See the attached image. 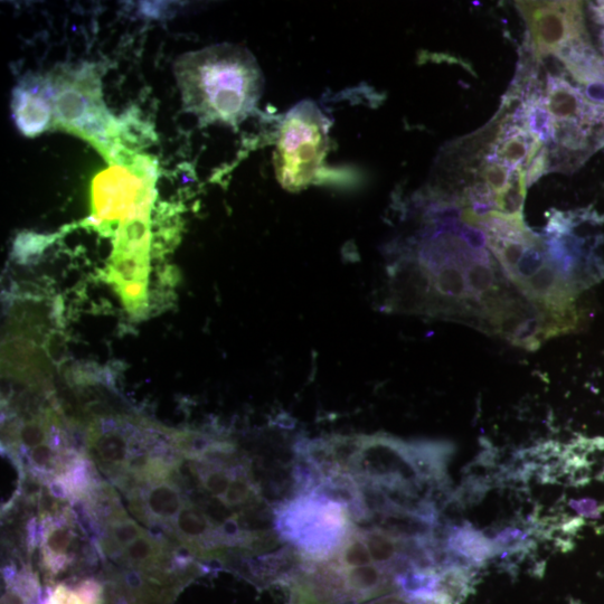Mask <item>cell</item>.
<instances>
[{
	"instance_id": "cell-21",
	"label": "cell",
	"mask_w": 604,
	"mask_h": 604,
	"mask_svg": "<svg viewBox=\"0 0 604 604\" xmlns=\"http://www.w3.org/2000/svg\"><path fill=\"white\" fill-rule=\"evenodd\" d=\"M43 349L53 365H63L69 358L68 336L61 330H51L45 338Z\"/></svg>"
},
{
	"instance_id": "cell-24",
	"label": "cell",
	"mask_w": 604,
	"mask_h": 604,
	"mask_svg": "<svg viewBox=\"0 0 604 604\" xmlns=\"http://www.w3.org/2000/svg\"><path fill=\"white\" fill-rule=\"evenodd\" d=\"M456 235H458L470 249L476 251L486 250L487 235L483 230L462 223Z\"/></svg>"
},
{
	"instance_id": "cell-20",
	"label": "cell",
	"mask_w": 604,
	"mask_h": 604,
	"mask_svg": "<svg viewBox=\"0 0 604 604\" xmlns=\"http://www.w3.org/2000/svg\"><path fill=\"white\" fill-rule=\"evenodd\" d=\"M494 194L485 182L469 186L465 196L462 197L465 209L473 211L479 217L494 212L496 207V196Z\"/></svg>"
},
{
	"instance_id": "cell-5",
	"label": "cell",
	"mask_w": 604,
	"mask_h": 604,
	"mask_svg": "<svg viewBox=\"0 0 604 604\" xmlns=\"http://www.w3.org/2000/svg\"><path fill=\"white\" fill-rule=\"evenodd\" d=\"M64 500L56 499L54 504L41 513V555L46 573L51 577L77 568L84 562L94 560V540L90 539L87 524L68 505L60 506Z\"/></svg>"
},
{
	"instance_id": "cell-2",
	"label": "cell",
	"mask_w": 604,
	"mask_h": 604,
	"mask_svg": "<svg viewBox=\"0 0 604 604\" xmlns=\"http://www.w3.org/2000/svg\"><path fill=\"white\" fill-rule=\"evenodd\" d=\"M53 100V128L89 141L109 162L121 145L120 122L103 101L100 74L90 63L60 66L47 75Z\"/></svg>"
},
{
	"instance_id": "cell-11",
	"label": "cell",
	"mask_w": 604,
	"mask_h": 604,
	"mask_svg": "<svg viewBox=\"0 0 604 604\" xmlns=\"http://www.w3.org/2000/svg\"><path fill=\"white\" fill-rule=\"evenodd\" d=\"M429 275L434 292L433 300L438 298L448 301L471 302L464 268L458 262H450Z\"/></svg>"
},
{
	"instance_id": "cell-12",
	"label": "cell",
	"mask_w": 604,
	"mask_h": 604,
	"mask_svg": "<svg viewBox=\"0 0 604 604\" xmlns=\"http://www.w3.org/2000/svg\"><path fill=\"white\" fill-rule=\"evenodd\" d=\"M523 110L527 131L543 145L554 143L555 124L546 109L545 94L524 98Z\"/></svg>"
},
{
	"instance_id": "cell-8",
	"label": "cell",
	"mask_w": 604,
	"mask_h": 604,
	"mask_svg": "<svg viewBox=\"0 0 604 604\" xmlns=\"http://www.w3.org/2000/svg\"><path fill=\"white\" fill-rule=\"evenodd\" d=\"M13 117L25 137L34 138L53 128V100L50 80L27 74L13 91Z\"/></svg>"
},
{
	"instance_id": "cell-17",
	"label": "cell",
	"mask_w": 604,
	"mask_h": 604,
	"mask_svg": "<svg viewBox=\"0 0 604 604\" xmlns=\"http://www.w3.org/2000/svg\"><path fill=\"white\" fill-rule=\"evenodd\" d=\"M545 322L542 310L530 318H527L521 326H519L511 338L513 345L527 349V351H536L543 341Z\"/></svg>"
},
{
	"instance_id": "cell-25",
	"label": "cell",
	"mask_w": 604,
	"mask_h": 604,
	"mask_svg": "<svg viewBox=\"0 0 604 604\" xmlns=\"http://www.w3.org/2000/svg\"><path fill=\"white\" fill-rule=\"evenodd\" d=\"M45 604H81L77 590L65 584L56 585L47 597Z\"/></svg>"
},
{
	"instance_id": "cell-23",
	"label": "cell",
	"mask_w": 604,
	"mask_h": 604,
	"mask_svg": "<svg viewBox=\"0 0 604 604\" xmlns=\"http://www.w3.org/2000/svg\"><path fill=\"white\" fill-rule=\"evenodd\" d=\"M550 150L549 148L542 147L539 154L532 160L530 166L526 169V184L532 186L539 179L550 172Z\"/></svg>"
},
{
	"instance_id": "cell-13",
	"label": "cell",
	"mask_w": 604,
	"mask_h": 604,
	"mask_svg": "<svg viewBox=\"0 0 604 604\" xmlns=\"http://www.w3.org/2000/svg\"><path fill=\"white\" fill-rule=\"evenodd\" d=\"M5 575L7 582L2 604H37L39 602V582L32 572L24 571L20 574L6 572Z\"/></svg>"
},
{
	"instance_id": "cell-18",
	"label": "cell",
	"mask_w": 604,
	"mask_h": 604,
	"mask_svg": "<svg viewBox=\"0 0 604 604\" xmlns=\"http://www.w3.org/2000/svg\"><path fill=\"white\" fill-rule=\"evenodd\" d=\"M547 261L545 240L542 243L530 245L518 261L515 273L509 281L515 286L519 283L532 278L539 272Z\"/></svg>"
},
{
	"instance_id": "cell-9",
	"label": "cell",
	"mask_w": 604,
	"mask_h": 604,
	"mask_svg": "<svg viewBox=\"0 0 604 604\" xmlns=\"http://www.w3.org/2000/svg\"><path fill=\"white\" fill-rule=\"evenodd\" d=\"M150 217L122 222L112 239L111 256H150L153 244Z\"/></svg>"
},
{
	"instance_id": "cell-6",
	"label": "cell",
	"mask_w": 604,
	"mask_h": 604,
	"mask_svg": "<svg viewBox=\"0 0 604 604\" xmlns=\"http://www.w3.org/2000/svg\"><path fill=\"white\" fill-rule=\"evenodd\" d=\"M530 30L537 63L558 54L573 42L587 40L582 4L579 2H517Z\"/></svg>"
},
{
	"instance_id": "cell-22",
	"label": "cell",
	"mask_w": 604,
	"mask_h": 604,
	"mask_svg": "<svg viewBox=\"0 0 604 604\" xmlns=\"http://www.w3.org/2000/svg\"><path fill=\"white\" fill-rule=\"evenodd\" d=\"M511 168L495 162H489L481 168V177L496 195L503 193L511 181Z\"/></svg>"
},
{
	"instance_id": "cell-3",
	"label": "cell",
	"mask_w": 604,
	"mask_h": 604,
	"mask_svg": "<svg viewBox=\"0 0 604 604\" xmlns=\"http://www.w3.org/2000/svg\"><path fill=\"white\" fill-rule=\"evenodd\" d=\"M110 166L93 179L92 215L80 225L112 238V225L150 217L157 198V162L147 155L120 147Z\"/></svg>"
},
{
	"instance_id": "cell-10",
	"label": "cell",
	"mask_w": 604,
	"mask_h": 604,
	"mask_svg": "<svg viewBox=\"0 0 604 604\" xmlns=\"http://www.w3.org/2000/svg\"><path fill=\"white\" fill-rule=\"evenodd\" d=\"M150 256H111L102 279L113 289L131 285L136 282H148Z\"/></svg>"
},
{
	"instance_id": "cell-4",
	"label": "cell",
	"mask_w": 604,
	"mask_h": 604,
	"mask_svg": "<svg viewBox=\"0 0 604 604\" xmlns=\"http://www.w3.org/2000/svg\"><path fill=\"white\" fill-rule=\"evenodd\" d=\"M329 126L328 118L311 100L299 102L283 119L275 169L286 191H304L315 181L327 153Z\"/></svg>"
},
{
	"instance_id": "cell-14",
	"label": "cell",
	"mask_w": 604,
	"mask_h": 604,
	"mask_svg": "<svg viewBox=\"0 0 604 604\" xmlns=\"http://www.w3.org/2000/svg\"><path fill=\"white\" fill-rule=\"evenodd\" d=\"M59 238V233L46 235L23 231L14 241L12 258L17 263L30 264L39 259L43 252Z\"/></svg>"
},
{
	"instance_id": "cell-15",
	"label": "cell",
	"mask_w": 604,
	"mask_h": 604,
	"mask_svg": "<svg viewBox=\"0 0 604 604\" xmlns=\"http://www.w3.org/2000/svg\"><path fill=\"white\" fill-rule=\"evenodd\" d=\"M464 272L469 299L473 304L480 305L481 300L499 285L492 264L470 262Z\"/></svg>"
},
{
	"instance_id": "cell-19",
	"label": "cell",
	"mask_w": 604,
	"mask_h": 604,
	"mask_svg": "<svg viewBox=\"0 0 604 604\" xmlns=\"http://www.w3.org/2000/svg\"><path fill=\"white\" fill-rule=\"evenodd\" d=\"M129 314L137 319L145 318L149 310L148 282H136L115 290Z\"/></svg>"
},
{
	"instance_id": "cell-7",
	"label": "cell",
	"mask_w": 604,
	"mask_h": 604,
	"mask_svg": "<svg viewBox=\"0 0 604 604\" xmlns=\"http://www.w3.org/2000/svg\"><path fill=\"white\" fill-rule=\"evenodd\" d=\"M389 296L385 309L428 316L434 297L432 280L413 252L398 254L388 267Z\"/></svg>"
},
{
	"instance_id": "cell-16",
	"label": "cell",
	"mask_w": 604,
	"mask_h": 604,
	"mask_svg": "<svg viewBox=\"0 0 604 604\" xmlns=\"http://www.w3.org/2000/svg\"><path fill=\"white\" fill-rule=\"evenodd\" d=\"M526 194V171L518 168L514 171L506 190L496 195V209L507 215H523Z\"/></svg>"
},
{
	"instance_id": "cell-1",
	"label": "cell",
	"mask_w": 604,
	"mask_h": 604,
	"mask_svg": "<svg viewBox=\"0 0 604 604\" xmlns=\"http://www.w3.org/2000/svg\"><path fill=\"white\" fill-rule=\"evenodd\" d=\"M175 74L185 110L203 124L238 126L256 109L264 86L252 53L229 43L184 54Z\"/></svg>"
},
{
	"instance_id": "cell-26",
	"label": "cell",
	"mask_w": 604,
	"mask_h": 604,
	"mask_svg": "<svg viewBox=\"0 0 604 604\" xmlns=\"http://www.w3.org/2000/svg\"><path fill=\"white\" fill-rule=\"evenodd\" d=\"M109 604H138V603L137 602L130 603V601L128 602L125 599L118 598L117 600H115L113 602L110 601Z\"/></svg>"
}]
</instances>
